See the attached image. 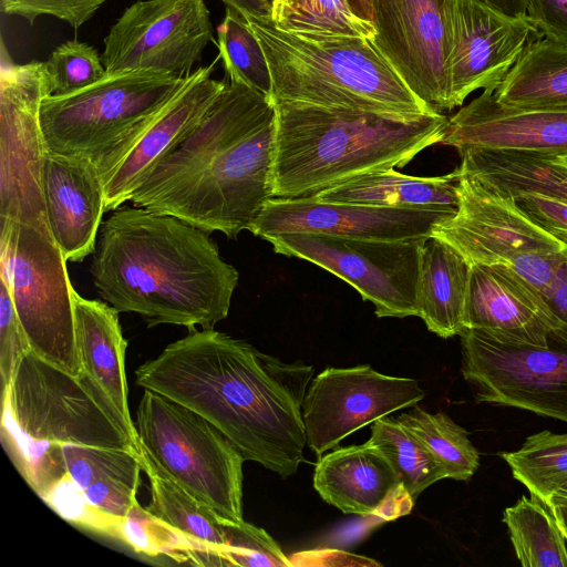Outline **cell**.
Instances as JSON below:
<instances>
[{"instance_id":"obj_1","label":"cell","mask_w":567,"mask_h":567,"mask_svg":"<svg viewBox=\"0 0 567 567\" xmlns=\"http://www.w3.org/2000/svg\"><path fill=\"white\" fill-rule=\"evenodd\" d=\"M315 369L284 362L214 329L196 328L136 371V383L197 412L245 461L295 474L307 445L302 403Z\"/></svg>"},{"instance_id":"obj_2","label":"cell","mask_w":567,"mask_h":567,"mask_svg":"<svg viewBox=\"0 0 567 567\" xmlns=\"http://www.w3.org/2000/svg\"><path fill=\"white\" fill-rule=\"evenodd\" d=\"M275 105L229 82L196 128L162 159L130 200L208 234L250 230L272 197Z\"/></svg>"},{"instance_id":"obj_3","label":"cell","mask_w":567,"mask_h":567,"mask_svg":"<svg viewBox=\"0 0 567 567\" xmlns=\"http://www.w3.org/2000/svg\"><path fill=\"white\" fill-rule=\"evenodd\" d=\"M90 271L118 312L188 330L214 329L228 316L239 277L208 233L138 206L113 210L102 225Z\"/></svg>"},{"instance_id":"obj_4","label":"cell","mask_w":567,"mask_h":567,"mask_svg":"<svg viewBox=\"0 0 567 567\" xmlns=\"http://www.w3.org/2000/svg\"><path fill=\"white\" fill-rule=\"evenodd\" d=\"M271 193L312 197L358 175L403 167L440 144L449 117L399 116L281 102L274 104Z\"/></svg>"},{"instance_id":"obj_5","label":"cell","mask_w":567,"mask_h":567,"mask_svg":"<svg viewBox=\"0 0 567 567\" xmlns=\"http://www.w3.org/2000/svg\"><path fill=\"white\" fill-rule=\"evenodd\" d=\"M1 391L2 445L40 497L66 474L65 444L138 452L136 432L83 372L72 375L29 350Z\"/></svg>"},{"instance_id":"obj_6","label":"cell","mask_w":567,"mask_h":567,"mask_svg":"<svg viewBox=\"0 0 567 567\" xmlns=\"http://www.w3.org/2000/svg\"><path fill=\"white\" fill-rule=\"evenodd\" d=\"M247 20L269 65L274 104L399 116L439 113L414 94L373 38L303 37L271 20Z\"/></svg>"},{"instance_id":"obj_7","label":"cell","mask_w":567,"mask_h":567,"mask_svg":"<svg viewBox=\"0 0 567 567\" xmlns=\"http://www.w3.org/2000/svg\"><path fill=\"white\" fill-rule=\"evenodd\" d=\"M138 447L167 476L233 522L243 518V463L234 444L189 408L152 390L138 404Z\"/></svg>"},{"instance_id":"obj_8","label":"cell","mask_w":567,"mask_h":567,"mask_svg":"<svg viewBox=\"0 0 567 567\" xmlns=\"http://www.w3.org/2000/svg\"><path fill=\"white\" fill-rule=\"evenodd\" d=\"M0 280L8 286L30 350L80 375L66 260L52 234L0 217Z\"/></svg>"},{"instance_id":"obj_9","label":"cell","mask_w":567,"mask_h":567,"mask_svg":"<svg viewBox=\"0 0 567 567\" xmlns=\"http://www.w3.org/2000/svg\"><path fill=\"white\" fill-rule=\"evenodd\" d=\"M458 172L457 210L431 236L451 244L471 265L512 270L543 298L567 256V244L530 219L511 197Z\"/></svg>"},{"instance_id":"obj_10","label":"cell","mask_w":567,"mask_h":567,"mask_svg":"<svg viewBox=\"0 0 567 567\" xmlns=\"http://www.w3.org/2000/svg\"><path fill=\"white\" fill-rule=\"evenodd\" d=\"M186 76L153 70L106 74L66 95H48L40 105V126L51 152L100 158L141 122L161 109Z\"/></svg>"},{"instance_id":"obj_11","label":"cell","mask_w":567,"mask_h":567,"mask_svg":"<svg viewBox=\"0 0 567 567\" xmlns=\"http://www.w3.org/2000/svg\"><path fill=\"white\" fill-rule=\"evenodd\" d=\"M48 95L45 63H13L2 41L0 217L51 233L43 196L48 148L40 126V105Z\"/></svg>"},{"instance_id":"obj_12","label":"cell","mask_w":567,"mask_h":567,"mask_svg":"<svg viewBox=\"0 0 567 567\" xmlns=\"http://www.w3.org/2000/svg\"><path fill=\"white\" fill-rule=\"evenodd\" d=\"M426 239V238H425ZM425 239L379 240L322 234L268 238L277 254L310 261L351 285L378 317L417 316L416 288Z\"/></svg>"},{"instance_id":"obj_13","label":"cell","mask_w":567,"mask_h":567,"mask_svg":"<svg viewBox=\"0 0 567 567\" xmlns=\"http://www.w3.org/2000/svg\"><path fill=\"white\" fill-rule=\"evenodd\" d=\"M462 374L477 402L514 406L567 422V344H511L466 328Z\"/></svg>"},{"instance_id":"obj_14","label":"cell","mask_w":567,"mask_h":567,"mask_svg":"<svg viewBox=\"0 0 567 567\" xmlns=\"http://www.w3.org/2000/svg\"><path fill=\"white\" fill-rule=\"evenodd\" d=\"M446 111L480 90L494 91L526 47L540 38L527 16L483 0H443Z\"/></svg>"},{"instance_id":"obj_15","label":"cell","mask_w":567,"mask_h":567,"mask_svg":"<svg viewBox=\"0 0 567 567\" xmlns=\"http://www.w3.org/2000/svg\"><path fill=\"white\" fill-rule=\"evenodd\" d=\"M214 42L204 0H140L127 7L104 38L106 74L153 70L187 76Z\"/></svg>"},{"instance_id":"obj_16","label":"cell","mask_w":567,"mask_h":567,"mask_svg":"<svg viewBox=\"0 0 567 567\" xmlns=\"http://www.w3.org/2000/svg\"><path fill=\"white\" fill-rule=\"evenodd\" d=\"M215 62L186 76L177 92L94 163L104 185L105 210H116L157 164L196 128L227 83L212 78Z\"/></svg>"},{"instance_id":"obj_17","label":"cell","mask_w":567,"mask_h":567,"mask_svg":"<svg viewBox=\"0 0 567 567\" xmlns=\"http://www.w3.org/2000/svg\"><path fill=\"white\" fill-rule=\"evenodd\" d=\"M424 396L416 380L386 375L369 364L327 368L311 380L303 399L307 446L320 457L357 430Z\"/></svg>"},{"instance_id":"obj_18","label":"cell","mask_w":567,"mask_h":567,"mask_svg":"<svg viewBox=\"0 0 567 567\" xmlns=\"http://www.w3.org/2000/svg\"><path fill=\"white\" fill-rule=\"evenodd\" d=\"M456 212L332 203L317 197L277 198L266 203L250 228L268 239L282 234H322L379 240H416L431 236Z\"/></svg>"},{"instance_id":"obj_19","label":"cell","mask_w":567,"mask_h":567,"mask_svg":"<svg viewBox=\"0 0 567 567\" xmlns=\"http://www.w3.org/2000/svg\"><path fill=\"white\" fill-rule=\"evenodd\" d=\"M375 43L433 111H446L443 0H373Z\"/></svg>"},{"instance_id":"obj_20","label":"cell","mask_w":567,"mask_h":567,"mask_svg":"<svg viewBox=\"0 0 567 567\" xmlns=\"http://www.w3.org/2000/svg\"><path fill=\"white\" fill-rule=\"evenodd\" d=\"M440 144L567 157V106H512L483 90L449 117Z\"/></svg>"},{"instance_id":"obj_21","label":"cell","mask_w":567,"mask_h":567,"mask_svg":"<svg viewBox=\"0 0 567 567\" xmlns=\"http://www.w3.org/2000/svg\"><path fill=\"white\" fill-rule=\"evenodd\" d=\"M465 327L501 342L539 347L548 346L554 328L529 284L505 267L482 264L471 265Z\"/></svg>"},{"instance_id":"obj_22","label":"cell","mask_w":567,"mask_h":567,"mask_svg":"<svg viewBox=\"0 0 567 567\" xmlns=\"http://www.w3.org/2000/svg\"><path fill=\"white\" fill-rule=\"evenodd\" d=\"M43 196L52 237L66 261L95 252L105 210L104 185L94 163L48 150Z\"/></svg>"},{"instance_id":"obj_23","label":"cell","mask_w":567,"mask_h":567,"mask_svg":"<svg viewBox=\"0 0 567 567\" xmlns=\"http://www.w3.org/2000/svg\"><path fill=\"white\" fill-rule=\"evenodd\" d=\"M401 486L390 462L369 441L324 453L313 473L321 498L344 514L377 515Z\"/></svg>"},{"instance_id":"obj_24","label":"cell","mask_w":567,"mask_h":567,"mask_svg":"<svg viewBox=\"0 0 567 567\" xmlns=\"http://www.w3.org/2000/svg\"><path fill=\"white\" fill-rule=\"evenodd\" d=\"M73 307L81 372L101 388L128 427L136 432L127 403V341L120 324V312L106 302L83 298L75 290Z\"/></svg>"},{"instance_id":"obj_25","label":"cell","mask_w":567,"mask_h":567,"mask_svg":"<svg viewBox=\"0 0 567 567\" xmlns=\"http://www.w3.org/2000/svg\"><path fill=\"white\" fill-rule=\"evenodd\" d=\"M471 264L451 244L430 236L422 245L416 288L417 317L441 338L465 330Z\"/></svg>"},{"instance_id":"obj_26","label":"cell","mask_w":567,"mask_h":567,"mask_svg":"<svg viewBox=\"0 0 567 567\" xmlns=\"http://www.w3.org/2000/svg\"><path fill=\"white\" fill-rule=\"evenodd\" d=\"M458 178V168L435 177L409 176L388 168L358 175L313 197L332 203L456 212Z\"/></svg>"},{"instance_id":"obj_27","label":"cell","mask_w":567,"mask_h":567,"mask_svg":"<svg viewBox=\"0 0 567 567\" xmlns=\"http://www.w3.org/2000/svg\"><path fill=\"white\" fill-rule=\"evenodd\" d=\"M138 454L151 487V502L146 508L196 547L194 565L224 566V524L228 519L164 474L140 447Z\"/></svg>"},{"instance_id":"obj_28","label":"cell","mask_w":567,"mask_h":567,"mask_svg":"<svg viewBox=\"0 0 567 567\" xmlns=\"http://www.w3.org/2000/svg\"><path fill=\"white\" fill-rule=\"evenodd\" d=\"M458 154L460 171L504 195L533 192L567 200V163L560 157L480 148Z\"/></svg>"},{"instance_id":"obj_29","label":"cell","mask_w":567,"mask_h":567,"mask_svg":"<svg viewBox=\"0 0 567 567\" xmlns=\"http://www.w3.org/2000/svg\"><path fill=\"white\" fill-rule=\"evenodd\" d=\"M494 96L512 106H567V43L543 37L530 42Z\"/></svg>"},{"instance_id":"obj_30","label":"cell","mask_w":567,"mask_h":567,"mask_svg":"<svg viewBox=\"0 0 567 567\" xmlns=\"http://www.w3.org/2000/svg\"><path fill=\"white\" fill-rule=\"evenodd\" d=\"M503 522L522 566L567 567L566 538L545 503L522 496L505 508Z\"/></svg>"},{"instance_id":"obj_31","label":"cell","mask_w":567,"mask_h":567,"mask_svg":"<svg viewBox=\"0 0 567 567\" xmlns=\"http://www.w3.org/2000/svg\"><path fill=\"white\" fill-rule=\"evenodd\" d=\"M396 419L426 446L445 478L467 481L477 471V450L468 433L447 414L430 413L415 404Z\"/></svg>"},{"instance_id":"obj_32","label":"cell","mask_w":567,"mask_h":567,"mask_svg":"<svg viewBox=\"0 0 567 567\" xmlns=\"http://www.w3.org/2000/svg\"><path fill=\"white\" fill-rule=\"evenodd\" d=\"M515 480L546 505L567 485V433L542 431L513 452L502 453Z\"/></svg>"},{"instance_id":"obj_33","label":"cell","mask_w":567,"mask_h":567,"mask_svg":"<svg viewBox=\"0 0 567 567\" xmlns=\"http://www.w3.org/2000/svg\"><path fill=\"white\" fill-rule=\"evenodd\" d=\"M368 441L386 457L414 501L426 487L445 478L426 446L396 417L386 415L374 421Z\"/></svg>"},{"instance_id":"obj_34","label":"cell","mask_w":567,"mask_h":567,"mask_svg":"<svg viewBox=\"0 0 567 567\" xmlns=\"http://www.w3.org/2000/svg\"><path fill=\"white\" fill-rule=\"evenodd\" d=\"M216 33V45L229 82L244 84L270 99L269 65L247 18L239 11L227 8Z\"/></svg>"},{"instance_id":"obj_35","label":"cell","mask_w":567,"mask_h":567,"mask_svg":"<svg viewBox=\"0 0 567 567\" xmlns=\"http://www.w3.org/2000/svg\"><path fill=\"white\" fill-rule=\"evenodd\" d=\"M276 25L298 35L313 38H373L377 33L373 22L359 17L348 0H297Z\"/></svg>"},{"instance_id":"obj_36","label":"cell","mask_w":567,"mask_h":567,"mask_svg":"<svg viewBox=\"0 0 567 567\" xmlns=\"http://www.w3.org/2000/svg\"><path fill=\"white\" fill-rule=\"evenodd\" d=\"M117 539L150 557L166 555L192 564L196 554V547L184 535L137 502L121 520Z\"/></svg>"},{"instance_id":"obj_37","label":"cell","mask_w":567,"mask_h":567,"mask_svg":"<svg viewBox=\"0 0 567 567\" xmlns=\"http://www.w3.org/2000/svg\"><path fill=\"white\" fill-rule=\"evenodd\" d=\"M45 63L50 95H66L105 76L102 55L90 44L70 40L56 47Z\"/></svg>"},{"instance_id":"obj_38","label":"cell","mask_w":567,"mask_h":567,"mask_svg":"<svg viewBox=\"0 0 567 567\" xmlns=\"http://www.w3.org/2000/svg\"><path fill=\"white\" fill-rule=\"evenodd\" d=\"M224 566L288 567L291 560L262 528L241 522L225 520Z\"/></svg>"},{"instance_id":"obj_39","label":"cell","mask_w":567,"mask_h":567,"mask_svg":"<svg viewBox=\"0 0 567 567\" xmlns=\"http://www.w3.org/2000/svg\"><path fill=\"white\" fill-rule=\"evenodd\" d=\"M41 498L69 523L104 536L118 538L120 524L91 506L68 474Z\"/></svg>"},{"instance_id":"obj_40","label":"cell","mask_w":567,"mask_h":567,"mask_svg":"<svg viewBox=\"0 0 567 567\" xmlns=\"http://www.w3.org/2000/svg\"><path fill=\"white\" fill-rule=\"evenodd\" d=\"M107 0H0V10L7 16H19L31 25L40 16H52L79 29Z\"/></svg>"},{"instance_id":"obj_41","label":"cell","mask_w":567,"mask_h":567,"mask_svg":"<svg viewBox=\"0 0 567 567\" xmlns=\"http://www.w3.org/2000/svg\"><path fill=\"white\" fill-rule=\"evenodd\" d=\"M30 350L29 342L18 318L11 292L1 280L0 285V372L1 389L12 379L17 363Z\"/></svg>"},{"instance_id":"obj_42","label":"cell","mask_w":567,"mask_h":567,"mask_svg":"<svg viewBox=\"0 0 567 567\" xmlns=\"http://www.w3.org/2000/svg\"><path fill=\"white\" fill-rule=\"evenodd\" d=\"M506 196L536 224L567 244V200L533 192Z\"/></svg>"},{"instance_id":"obj_43","label":"cell","mask_w":567,"mask_h":567,"mask_svg":"<svg viewBox=\"0 0 567 567\" xmlns=\"http://www.w3.org/2000/svg\"><path fill=\"white\" fill-rule=\"evenodd\" d=\"M526 16L540 37L567 43V0H528Z\"/></svg>"},{"instance_id":"obj_44","label":"cell","mask_w":567,"mask_h":567,"mask_svg":"<svg viewBox=\"0 0 567 567\" xmlns=\"http://www.w3.org/2000/svg\"><path fill=\"white\" fill-rule=\"evenodd\" d=\"M553 321L550 338L567 344V256L543 296Z\"/></svg>"},{"instance_id":"obj_45","label":"cell","mask_w":567,"mask_h":567,"mask_svg":"<svg viewBox=\"0 0 567 567\" xmlns=\"http://www.w3.org/2000/svg\"><path fill=\"white\" fill-rule=\"evenodd\" d=\"M227 8L239 11L247 18L271 20V7L265 0H221Z\"/></svg>"},{"instance_id":"obj_46","label":"cell","mask_w":567,"mask_h":567,"mask_svg":"<svg viewBox=\"0 0 567 567\" xmlns=\"http://www.w3.org/2000/svg\"><path fill=\"white\" fill-rule=\"evenodd\" d=\"M496 9L502 10L503 12L515 16V17H525L527 12V2L528 0H483Z\"/></svg>"},{"instance_id":"obj_47","label":"cell","mask_w":567,"mask_h":567,"mask_svg":"<svg viewBox=\"0 0 567 567\" xmlns=\"http://www.w3.org/2000/svg\"><path fill=\"white\" fill-rule=\"evenodd\" d=\"M297 0H274L271 7V21L280 23Z\"/></svg>"},{"instance_id":"obj_48","label":"cell","mask_w":567,"mask_h":567,"mask_svg":"<svg viewBox=\"0 0 567 567\" xmlns=\"http://www.w3.org/2000/svg\"><path fill=\"white\" fill-rule=\"evenodd\" d=\"M353 11L361 18L372 21L373 0H348Z\"/></svg>"},{"instance_id":"obj_49","label":"cell","mask_w":567,"mask_h":567,"mask_svg":"<svg viewBox=\"0 0 567 567\" xmlns=\"http://www.w3.org/2000/svg\"><path fill=\"white\" fill-rule=\"evenodd\" d=\"M567 542V504L549 506Z\"/></svg>"},{"instance_id":"obj_50","label":"cell","mask_w":567,"mask_h":567,"mask_svg":"<svg viewBox=\"0 0 567 567\" xmlns=\"http://www.w3.org/2000/svg\"><path fill=\"white\" fill-rule=\"evenodd\" d=\"M567 504V485L560 488L548 502L547 506Z\"/></svg>"},{"instance_id":"obj_51","label":"cell","mask_w":567,"mask_h":567,"mask_svg":"<svg viewBox=\"0 0 567 567\" xmlns=\"http://www.w3.org/2000/svg\"><path fill=\"white\" fill-rule=\"evenodd\" d=\"M270 7H272L274 0H265Z\"/></svg>"},{"instance_id":"obj_52","label":"cell","mask_w":567,"mask_h":567,"mask_svg":"<svg viewBox=\"0 0 567 567\" xmlns=\"http://www.w3.org/2000/svg\"><path fill=\"white\" fill-rule=\"evenodd\" d=\"M564 162L567 163V157H560Z\"/></svg>"}]
</instances>
